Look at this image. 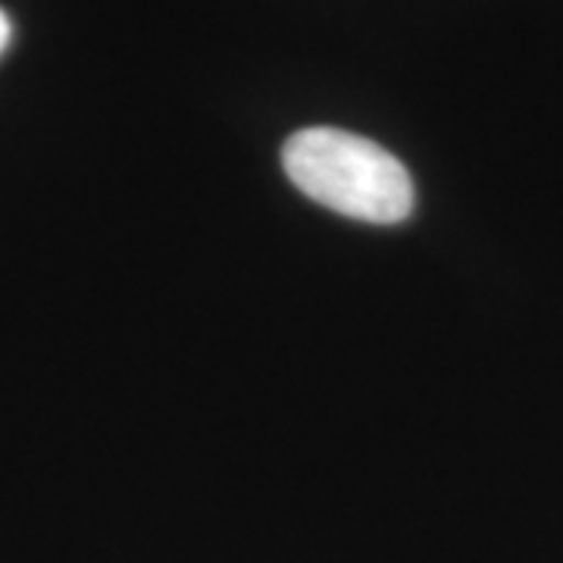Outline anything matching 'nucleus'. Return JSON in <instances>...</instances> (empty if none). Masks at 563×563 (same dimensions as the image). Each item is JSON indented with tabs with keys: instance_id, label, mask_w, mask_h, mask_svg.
Returning a JSON list of instances; mask_svg holds the SVG:
<instances>
[{
	"instance_id": "f03ea898",
	"label": "nucleus",
	"mask_w": 563,
	"mask_h": 563,
	"mask_svg": "<svg viewBox=\"0 0 563 563\" xmlns=\"http://www.w3.org/2000/svg\"><path fill=\"white\" fill-rule=\"evenodd\" d=\"M10 38H13V22H10V16H7V13L0 10V54L7 51Z\"/></svg>"
},
{
	"instance_id": "f257e3e1",
	"label": "nucleus",
	"mask_w": 563,
	"mask_h": 563,
	"mask_svg": "<svg viewBox=\"0 0 563 563\" xmlns=\"http://www.w3.org/2000/svg\"><path fill=\"white\" fill-rule=\"evenodd\" d=\"M282 166L295 188L351 220L395 225L413 213V179L404 163L344 129H301L282 147Z\"/></svg>"
}]
</instances>
